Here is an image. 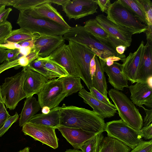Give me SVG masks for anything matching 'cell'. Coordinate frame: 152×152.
<instances>
[{
	"mask_svg": "<svg viewBox=\"0 0 152 152\" xmlns=\"http://www.w3.org/2000/svg\"><path fill=\"white\" fill-rule=\"evenodd\" d=\"M60 125L96 134L105 131L106 123L95 112L73 106L60 107Z\"/></svg>",
	"mask_w": 152,
	"mask_h": 152,
	"instance_id": "obj_1",
	"label": "cell"
},
{
	"mask_svg": "<svg viewBox=\"0 0 152 152\" xmlns=\"http://www.w3.org/2000/svg\"><path fill=\"white\" fill-rule=\"evenodd\" d=\"M63 37L65 40L72 41L87 47L98 58H105L113 56L120 58L122 61L126 58L125 55L118 53L115 48L96 38L81 25L71 27Z\"/></svg>",
	"mask_w": 152,
	"mask_h": 152,
	"instance_id": "obj_2",
	"label": "cell"
},
{
	"mask_svg": "<svg viewBox=\"0 0 152 152\" xmlns=\"http://www.w3.org/2000/svg\"><path fill=\"white\" fill-rule=\"evenodd\" d=\"M107 18L117 26L132 35L145 32L147 26L142 22L119 0L111 4L105 12Z\"/></svg>",
	"mask_w": 152,
	"mask_h": 152,
	"instance_id": "obj_3",
	"label": "cell"
},
{
	"mask_svg": "<svg viewBox=\"0 0 152 152\" xmlns=\"http://www.w3.org/2000/svg\"><path fill=\"white\" fill-rule=\"evenodd\" d=\"M19 11L17 23L20 28L34 34L63 36L69 29L49 19L33 17L26 10Z\"/></svg>",
	"mask_w": 152,
	"mask_h": 152,
	"instance_id": "obj_4",
	"label": "cell"
},
{
	"mask_svg": "<svg viewBox=\"0 0 152 152\" xmlns=\"http://www.w3.org/2000/svg\"><path fill=\"white\" fill-rule=\"evenodd\" d=\"M108 93L121 119L134 129L140 130L143 127V120L134 104L121 91L111 88Z\"/></svg>",
	"mask_w": 152,
	"mask_h": 152,
	"instance_id": "obj_5",
	"label": "cell"
},
{
	"mask_svg": "<svg viewBox=\"0 0 152 152\" xmlns=\"http://www.w3.org/2000/svg\"><path fill=\"white\" fill-rule=\"evenodd\" d=\"M25 69L15 75L5 79L1 87V94L4 104L7 108L15 109L19 102L26 98L23 89Z\"/></svg>",
	"mask_w": 152,
	"mask_h": 152,
	"instance_id": "obj_6",
	"label": "cell"
},
{
	"mask_svg": "<svg viewBox=\"0 0 152 152\" xmlns=\"http://www.w3.org/2000/svg\"><path fill=\"white\" fill-rule=\"evenodd\" d=\"M105 131L107 132V136L120 141L131 149L142 140V134L140 130L134 129L121 119L106 123Z\"/></svg>",
	"mask_w": 152,
	"mask_h": 152,
	"instance_id": "obj_7",
	"label": "cell"
},
{
	"mask_svg": "<svg viewBox=\"0 0 152 152\" xmlns=\"http://www.w3.org/2000/svg\"><path fill=\"white\" fill-rule=\"evenodd\" d=\"M69 45L80 75V78L89 89L93 86L90 72V64L94 54L85 45L69 41Z\"/></svg>",
	"mask_w": 152,
	"mask_h": 152,
	"instance_id": "obj_8",
	"label": "cell"
},
{
	"mask_svg": "<svg viewBox=\"0 0 152 152\" xmlns=\"http://www.w3.org/2000/svg\"><path fill=\"white\" fill-rule=\"evenodd\" d=\"M37 94L38 101L41 108L47 106L50 109L58 106L66 97V94L63 92L60 77L49 80Z\"/></svg>",
	"mask_w": 152,
	"mask_h": 152,
	"instance_id": "obj_9",
	"label": "cell"
},
{
	"mask_svg": "<svg viewBox=\"0 0 152 152\" xmlns=\"http://www.w3.org/2000/svg\"><path fill=\"white\" fill-rule=\"evenodd\" d=\"M56 128L27 122L23 126L22 131L28 135L53 149L58 147V139L55 132Z\"/></svg>",
	"mask_w": 152,
	"mask_h": 152,
	"instance_id": "obj_10",
	"label": "cell"
},
{
	"mask_svg": "<svg viewBox=\"0 0 152 152\" xmlns=\"http://www.w3.org/2000/svg\"><path fill=\"white\" fill-rule=\"evenodd\" d=\"M97 5L94 0H69L62 7L69 19L77 20L97 13Z\"/></svg>",
	"mask_w": 152,
	"mask_h": 152,
	"instance_id": "obj_11",
	"label": "cell"
},
{
	"mask_svg": "<svg viewBox=\"0 0 152 152\" xmlns=\"http://www.w3.org/2000/svg\"><path fill=\"white\" fill-rule=\"evenodd\" d=\"M48 57L63 67L69 75L80 78L68 45L64 44Z\"/></svg>",
	"mask_w": 152,
	"mask_h": 152,
	"instance_id": "obj_12",
	"label": "cell"
},
{
	"mask_svg": "<svg viewBox=\"0 0 152 152\" xmlns=\"http://www.w3.org/2000/svg\"><path fill=\"white\" fill-rule=\"evenodd\" d=\"M65 42L63 36L39 35L34 39L33 48L39 57L45 58L49 56Z\"/></svg>",
	"mask_w": 152,
	"mask_h": 152,
	"instance_id": "obj_13",
	"label": "cell"
},
{
	"mask_svg": "<svg viewBox=\"0 0 152 152\" xmlns=\"http://www.w3.org/2000/svg\"><path fill=\"white\" fill-rule=\"evenodd\" d=\"M145 50V45L143 41H142L137 50L133 53H130L122 61V72L132 84L136 83L137 70L144 56Z\"/></svg>",
	"mask_w": 152,
	"mask_h": 152,
	"instance_id": "obj_14",
	"label": "cell"
},
{
	"mask_svg": "<svg viewBox=\"0 0 152 152\" xmlns=\"http://www.w3.org/2000/svg\"><path fill=\"white\" fill-rule=\"evenodd\" d=\"M95 19L101 26L122 45L126 48L130 46L132 35L130 32L113 23L103 14L98 15Z\"/></svg>",
	"mask_w": 152,
	"mask_h": 152,
	"instance_id": "obj_15",
	"label": "cell"
},
{
	"mask_svg": "<svg viewBox=\"0 0 152 152\" xmlns=\"http://www.w3.org/2000/svg\"><path fill=\"white\" fill-rule=\"evenodd\" d=\"M23 67L25 69L23 89L27 98L37 94L49 80L35 71Z\"/></svg>",
	"mask_w": 152,
	"mask_h": 152,
	"instance_id": "obj_16",
	"label": "cell"
},
{
	"mask_svg": "<svg viewBox=\"0 0 152 152\" xmlns=\"http://www.w3.org/2000/svg\"><path fill=\"white\" fill-rule=\"evenodd\" d=\"M26 10L29 14L33 17L49 19L68 29L71 27L65 21L61 14L50 3H45L33 8Z\"/></svg>",
	"mask_w": 152,
	"mask_h": 152,
	"instance_id": "obj_17",
	"label": "cell"
},
{
	"mask_svg": "<svg viewBox=\"0 0 152 152\" xmlns=\"http://www.w3.org/2000/svg\"><path fill=\"white\" fill-rule=\"evenodd\" d=\"M63 136L74 149H80L86 141L94 136L95 133L85 131L80 129L59 126L56 128Z\"/></svg>",
	"mask_w": 152,
	"mask_h": 152,
	"instance_id": "obj_18",
	"label": "cell"
},
{
	"mask_svg": "<svg viewBox=\"0 0 152 152\" xmlns=\"http://www.w3.org/2000/svg\"><path fill=\"white\" fill-rule=\"evenodd\" d=\"M152 77V41L147 40L142 59L138 66L136 83H148Z\"/></svg>",
	"mask_w": 152,
	"mask_h": 152,
	"instance_id": "obj_19",
	"label": "cell"
},
{
	"mask_svg": "<svg viewBox=\"0 0 152 152\" xmlns=\"http://www.w3.org/2000/svg\"><path fill=\"white\" fill-rule=\"evenodd\" d=\"M79 96L82 98L84 102L89 105L102 119L110 118L117 113L116 108L109 106L95 99L90 92L84 88L78 92Z\"/></svg>",
	"mask_w": 152,
	"mask_h": 152,
	"instance_id": "obj_20",
	"label": "cell"
},
{
	"mask_svg": "<svg viewBox=\"0 0 152 152\" xmlns=\"http://www.w3.org/2000/svg\"><path fill=\"white\" fill-rule=\"evenodd\" d=\"M104 71L108 77V82L114 89L122 91L124 88H128V80L122 72L121 64L114 62L110 66L106 64Z\"/></svg>",
	"mask_w": 152,
	"mask_h": 152,
	"instance_id": "obj_21",
	"label": "cell"
},
{
	"mask_svg": "<svg viewBox=\"0 0 152 152\" xmlns=\"http://www.w3.org/2000/svg\"><path fill=\"white\" fill-rule=\"evenodd\" d=\"M128 88L131 94V101L137 106L142 107L147 102L152 100V86L148 83L137 82Z\"/></svg>",
	"mask_w": 152,
	"mask_h": 152,
	"instance_id": "obj_22",
	"label": "cell"
},
{
	"mask_svg": "<svg viewBox=\"0 0 152 152\" xmlns=\"http://www.w3.org/2000/svg\"><path fill=\"white\" fill-rule=\"evenodd\" d=\"M85 29L97 39L106 42L115 48L122 44L110 35L98 23L95 19L89 20L83 26Z\"/></svg>",
	"mask_w": 152,
	"mask_h": 152,
	"instance_id": "obj_23",
	"label": "cell"
},
{
	"mask_svg": "<svg viewBox=\"0 0 152 152\" xmlns=\"http://www.w3.org/2000/svg\"><path fill=\"white\" fill-rule=\"evenodd\" d=\"M29 122L55 128L60 125V107L51 109L47 114L39 113L34 115Z\"/></svg>",
	"mask_w": 152,
	"mask_h": 152,
	"instance_id": "obj_24",
	"label": "cell"
},
{
	"mask_svg": "<svg viewBox=\"0 0 152 152\" xmlns=\"http://www.w3.org/2000/svg\"><path fill=\"white\" fill-rule=\"evenodd\" d=\"M96 64L95 71L92 77L93 87L106 98H108L107 85L104 74V66L96 56Z\"/></svg>",
	"mask_w": 152,
	"mask_h": 152,
	"instance_id": "obj_25",
	"label": "cell"
},
{
	"mask_svg": "<svg viewBox=\"0 0 152 152\" xmlns=\"http://www.w3.org/2000/svg\"><path fill=\"white\" fill-rule=\"evenodd\" d=\"M41 107L36 98L33 96L26 98L24 106L20 114V126H22L40 110Z\"/></svg>",
	"mask_w": 152,
	"mask_h": 152,
	"instance_id": "obj_26",
	"label": "cell"
},
{
	"mask_svg": "<svg viewBox=\"0 0 152 152\" xmlns=\"http://www.w3.org/2000/svg\"><path fill=\"white\" fill-rule=\"evenodd\" d=\"M131 149L117 140L108 136L104 137L98 152H129Z\"/></svg>",
	"mask_w": 152,
	"mask_h": 152,
	"instance_id": "obj_27",
	"label": "cell"
},
{
	"mask_svg": "<svg viewBox=\"0 0 152 152\" xmlns=\"http://www.w3.org/2000/svg\"><path fill=\"white\" fill-rule=\"evenodd\" d=\"M39 35L34 34L20 28L13 30L6 38L4 43L8 42L19 43L21 42L35 39Z\"/></svg>",
	"mask_w": 152,
	"mask_h": 152,
	"instance_id": "obj_28",
	"label": "cell"
},
{
	"mask_svg": "<svg viewBox=\"0 0 152 152\" xmlns=\"http://www.w3.org/2000/svg\"><path fill=\"white\" fill-rule=\"evenodd\" d=\"M62 81L63 91L66 97L80 91L84 88L81 82L80 77L69 75L60 77Z\"/></svg>",
	"mask_w": 152,
	"mask_h": 152,
	"instance_id": "obj_29",
	"label": "cell"
},
{
	"mask_svg": "<svg viewBox=\"0 0 152 152\" xmlns=\"http://www.w3.org/2000/svg\"><path fill=\"white\" fill-rule=\"evenodd\" d=\"M119 1L123 5L129 9L141 22L147 25L145 12L139 0Z\"/></svg>",
	"mask_w": 152,
	"mask_h": 152,
	"instance_id": "obj_30",
	"label": "cell"
},
{
	"mask_svg": "<svg viewBox=\"0 0 152 152\" xmlns=\"http://www.w3.org/2000/svg\"><path fill=\"white\" fill-rule=\"evenodd\" d=\"M25 67L39 73L49 80L55 79L57 77H59L58 75L45 67L39 57L31 61Z\"/></svg>",
	"mask_w": 152,
	"mask_h": 152,
	"instance_id": "obj_31",
	"label": "cell"
},
{
	"mask_svg": "<svg viewBox=\"0 0 152 152\" xmlns=\"http://www.w3.org/2000/svg\"><path fill=\"white\" fill-rule=\"evenodd\" d=\"M104 137L103 133L97 134L85 142L80 149L82 152H98L100 145Z\"/></svg>",
	"mask_w": 152,
	"mask_h": 152,
	"instance_id": "obj_32",
	"label": "cell"
},
{
	"mask_svg": "<svg viewBox=\"0 0 152 152\" xmlns=\"http://www.w3.org/2000/svg\"><path fill=\"white\" fill-rule=\"evenodd\" d=\"M40 58L42 61L45 67L57 74L59 76V77H65L69 75L66 69L63 67L55 61L49 58L48 57Z\"/></svg>",
	"mask_w": 152,
	"mask_h": 152,
	"instance_id": "obj_33",
	"label": "cell"
},
{
	"mask_svg": "<svg viewBox=\"0 0 152 152\" xmlns=\"http://www.w3.org/2000/svg\"><path fill=\"white\" fill-rule=\"evenodd\" d=\"M145 12L147 30L145 33L152 34V2L150 0H139Z\"/></svg>",
	"mask_w": 152,
	"mask_h": 152,
	"instance_id": "obj_34",
	"label": "cell"
},
{
	"mask_svg": "<svg viewBox=\"0 0 152 152\" xmlns=\"http://www.w3.org/2000/svg\"><path fill=\"white\" fill-rule=\"evenodd\" d=\"M49 0H18L13 7L19 11L33 8Z\"/></svg>",
	"mask_w": 152,
	"mask_h": 152,
	"instance_id": "obj_35",
	"label": "cell"
},
{
	"mask_svg": "<svg viewBox=\"0 0 152 152\" xmlns=\"http://www.w3.org/2000/svg\"><path fill=\"white\" fill-rule=\"evenodd\" d=\"M129 152H152V140H141L138 144Z\"/></svg>",
	"mask_w": 152,
	"mask_h": 152,
	"instance_id": "obj_36",
	"label": "cell"
},
{
	"mask_svg": "<svg viewBox=\"0 0 152 152\" xmlns=\"http://www.w3.org/2000/svg\"><path fill=\"white\" fill-rule=\"evenodd\" d=\"M12 28L11 24L8 21L0 24V44H4L6 38L12 31Z\"/></svg>",
	"mask_w": 152,
	"mask_h": 152,
	"instance_id": "obj_37",
	"label": "cell"
},
{
	"mask_svg": "<svg viewBox=\"0 0 152 152\" xmlns=\"http://www.w3.org/2000/svg\"><path fill=\"white\" fill-rule=\"evenodd\" d=\"M89 90L91 94L95 99L109 106L116 108L115 105L111 103L108 98L104 96L93 86L90 87Z\"/></svg>",
	"mask_w": 152,
	"mask_h": 152,
	"instance_id": "obj_38",
	"label": "cell"
},
{
	"mask_svg": "<svg viewBox=\"0 0 152 152\" xmlns=\"http://www.w3.org/2000/svg\"><path fill=\"white\" fill-rule=\"evenodd\" d=\"M19 118L18 113L16 112L14 115L10 117L6 121L2 127L0 129V137L7 132L12 125L16 122Z\"/></svg>",
	"mask_w": 152,
	"mask_h": 152,
	"instance_id": "obj_39",
	"label": "cell"
},
{
	"mask_svg": "<svg viewBox=\"0 0 152 152\" xmlns=\"http://www.w3.org/2000/svg\"><path fill=\"white\" fill-rule=\"evenodd\" d=\"M20 67L18 59L11 61L6 60L0 65V74L4 71L12 68H19Z\"/></svg>",
	"mask_w": 152,
	"mask_h": 152,
	"instance_id": "obj_40",
	"label": "cell"
},
{
	"mask_svg": "<svg viewBox=\"0 0 152 152\" xmlns=\"http://www.w3.org/2000/svg\"><path fill=\"white\" fill-rule=\"evenodd\" d=\"M11 116L7 110L4 103H0V129Z\"/></svg>",
	"mask_w": 152,
	"mask_h": 152,
	"instance_id": "obj_41",
	"label": "cell"
},
{
	"mask_svg": "<svg viewBox=\"0 0 152 152\" xmlns=\"http://www.w3.org/2000/svg\"><path fill=\"white\" fill-rule=\"evenodd\" d=\"M142 137L145 140L152 138V124H151L148 126L142 127L140 129Z\"/></svg>",
	"mask_w": 152,
	"mask_h": 152,
	"instance_id": "obj_42",
	"label": "cell"
},
{
	"mask_svg": "<svg viewBox=\"0 0 152 152\" xmlns=\"http://www.w3.org/2000/svg\"><path fill=\"white\" fill-rule=\"evenodd\" d=\"M6 51V60L11 61L18 59L20 53L19 49H7Z\"/></svg>",
	"mask_w": 152,
	"mask_h": 152,
	"instance_id": "obj_43",
	"label": "cell"
},
{
	"mask_svg": "<svg viewBox=\"0 0 152 152\" xmlns=\"http://www.w3.org/2000/svg\"><path fill=\"white\" fill-rule=\"evenodd\" d=\"M142 107L144 109L146 114L143 121V127H145L152 123V109L150 110L146 109L143 106Z\"/></svg>",
	"mask_w": 152,
	"mask_h": 152,
	"instance_id": "obj_44",
	"label": "cell"
},
{
	"mask_svg": "<svg viewBox=\"0 0 152 152\" xmlns=\"http://www.w3.org/2000/svg\"><path fill=\"white\" fill-rule=\"evenodd\" d=\"M95 1L99 6L101 11L102 12H106L111 4L110 0H96Z\"/></svg>",
	"mask_w": 152,
	"mask_h": 152,
	"instance_id": "obj_45",
	"label": "cell"
},
{
	"mask_svg": "<svg viewBox=\"0 0 152 152\" xmlns=\"http://www.w3.org/2000/svg\"><path fill=\"white\" fill-rule=\"evenodd\" d=\"M99 58L106 63V64L108 66H110L112 65L114 62L122 60V59L120 58L113 56H110L105 58Z\"/></svg>",
	"mask_w": 152,
	"mask_h": 152,
	"instance_id": "obj_46",
	"label": "cell"
},
{
	"mask_svg": "<svg viewBox=\"0 0 152 152\" xmlns=\"http://www.w3.org/2000/svg\"><path fill=\"white\" fill-rule=\"evenodd\" d=\"M12 10V8H8L4 9L0 13V24L4 23L7 21V19Z\"/></svg>",
	"mask_w": 152,
	"mask_h": 152,
	"instance_id": "obj_47",
	"label": "cell"
},
{
	"mask_svg": "<svg viewBox=\"0 0 152 152\" xmlns=\"http://www.w3.org/2000/svg\"><path fill=\"white\" fill-rule=\"evenodd\" d=\"M0 48L4 49H20L21 47L18 43L8 42L0 44Z\"/></svg>",
	"mask_w": 152,
	"mask_h": 152,
	"instance_id": "obj_48",
	"label": "cell"
},
{
	"mask_svg": "<svg viewBox=\"0 0 152 152\" xmlns=\"http://www.w3.org/2000/svg\"><path fill=\"white\" fill-rule=\"evenodd\" d=\"M96 56L94 55L91 60L90 64V72L91 77L93 75L96 69V64L95 61V57Z\"/></svg>",
	"mask_w": 152,
	"mask_h": 152,
	"instance_id": "obj_49",
	"label": "cell"
},
{
	"mask_svg": "<svg viewBox=\"0 0 152 152\" xmlns=\"http://www.w3.org/2000/svg\"><path fill=\"white\" fill-rule=\"evenodd\" d=\"M20 66L25 67L29 64L28 60L26 56H23L18 59Z\"/></svg>",
	"mask_w": 152,
	"mask_h": 152,
	"instance_id": "obj_50",
	"label": "cell"
},
{
	"mask_svg": "<svg viewBox=\"0 0 152 152\" xmlns=\"http://www.w3.org/2000/svg\"><path fill=\"white\" fill-rule=\"evenodd\" d=\"M34 39L24 41L18 44L21 47H30L33 49L34 47Z\"/></svg>",
	"mask_w": 152,
	"mask_h": 152,
	"instance_id": "obj_51",
	"label": "cell"
},
{
	"mask_svg": "<svg viewBox=\"0 0 152 152\" xmlns=\"http://www.w3.org/2000/svg\"><path fill=\"white\" fill-rule=\"evenodd\" d=\"M26 56L28 60L29 63L39 57L37 53L34 48L32 49L30 53Z\"/></svg>",
	"mask_w": 152,
	"mask_h": 152,
	"instance_id": "obj_52",
	"label": "cell"
},
{
	"mask_svg": "<svg viewBox=\"0 0 152 152\" xmlns=\"http://www.w3.org/2000/svg\"><path fill=\"white\" fill-rule=\"evenodd\" d=\"M32 48L30 47H22L19 49L20 53L23 56H27L31 52Z\"/></svg>",
	"mask_w": 152,
	"mask_h": 152,
	"instance_id": "obj_53",
	"label": "cell"
},
{
	"mask_svg": "<svg viewBox=\"0 0 152 152\" xmlns=\"http://www.w3.org/2000/svg\"><path fill=\"white\" fill-rule=\"evenodd\" d=\"M7 59L6 50L0 48V64Z\"/></svg>",
	"mask_w": 152,
	"mask_h": 152,
	"instance_id": "obj_54",
	"label": "cell"
},
{
	"mask_svg": "<svg viewBox=\"0 0 152 152\" xmlns=\"http://www.w3.org/2000/svg\"><path fill=\"white\" fill-rule=\"evenodd\" d=\"M18 0H0V4L6 6H12L15 5Z\"/></svg>",
	"mask_w": 152,
	"mask_h": 152,
	"instance_id": "obj_55",
	"label": "cell"
},
{
	"mask_svg": "<svg viewBox=\"0 0 152 152\" xmlns=\"http://www.w3.org/2000/svg\"><path fill=\"white\" fill-rule=\"evenodd\" d=\"M127 48L123 45L117 46L115 48V50L120 55L123 54Z\"/></svg>",
	"mask_w": 152,
	"mask_h": 152,
	"instance_id": "obj_56",
	"label": "cell"
},
{
	"mask_svg": "<svg viewBox=\"0 0 152 152\" xmlns=\"http://www.w3.org/2000/svg\"><path fill=\"white\" fill-rule=\"evenodd\" d=\"M69 0H49V3L56 4L62 6Z\"/></svg>",
	"mask_w": 152,
	"mask_h": 152,
	"instance_id": "obj_57",
	"label": "cell"
},
{
	"mask_svg": "<svg viewBox=\"0 0 152 152\" xmlns=\"http://www.w3.org/2000/svg\"><path fill=\"white\" fill-rule=\"evenodd\" d=\"M50 110V109L48 107L44 106L42 108V113L47 114L49 113Z\"/></svg>",
	"mask_w": 152,
	"mask_h": 152,
	"instance_id": "obj_58",
	"label": "cell"
},
{
	"mask_svg": "<svg viewBox=\"0 0 152 152\" xmlns=\"http://www.w3.org/2000/svg\"><path fill=\"white\" fill-rule=\"evenodd\" d=\"M64 152H82V151L78 149H68Z\"/></svg>",
	"mask_w": 152,
	"mask_h": 152,
	"instance_id": "obj_59",
	"label": "cell"
},
{
	"mask_svg": "<svg viewBox=\"0 0 152 152\" xmlns=\"http://www.w3.org/2000/svg\"><path fill=\"white\" fill-rule=\"evenodd\" d=\"M30 148L28 147H26L23 149L20 150L18 152H29Z\"/></svg>",
	"mask_w": 152,
	"mask_h": 152,
	"instance_id": "obj_60",
	"label": "cell"
},
{
	"mask_svg": "<svg viewBox=\"0 0 152 152\" xmlns=\"http://www.w3.org/2000/svg\"><path fill=\"white\" fill-rule=\"evenodd\" d=\"M6 6L0 4V13L5 9Z\"/></svg>",
	"mask_w": 152,
	"mask_h": 152,
	"instance_id": "obj_61",
	"label": "cell"
},
{
	"mask_svg": "<svg viewBox=\"0 0 152 152\" xmlns=\"http://www.w3.org/2000/svg\"><path fill=\"white\" fill-rule=\"evenodd\" d=\"M1 102L4 103L1 94V87L0 86V103Z\"/></svg>",
	"mask_w": 152,
	"mask_h": 152,
	"instance_id": "obj_62",
	"label": "cell"
}]
</instances>
